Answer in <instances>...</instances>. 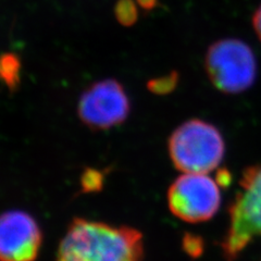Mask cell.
<instances>
[{"mask_svg":"<svg viewBox=\"0 0 261 261\" xmlns=\"http://www.w3.org/2000/svg\"><path fill=\"white\" fill-rule=\"evenodd\" d=\"M43 232L34 217L22 210L0 215V261H35Z\"/></svg>","mask_w":261,"mask_h":261,"instance_id":"52a82bcc","label":"cell"},{"mask_svg":"<svg viewBox=\"0 0 261 261\" xmlns=\"http://www.w3.org/2000/svg\"><path fill=\"white\" fill-rule=\"evenodd\" d=\"M205 70L218 91L235 95L247 91L254 84L257 61L252 49L243 40L224 38L208 48Z\"/></svg>","mask_w":261,"mask_h":261,"instance_id":"277c9868","label":"cell"},{"mask_svg":"<svg viewBox=\"0 0 261 261\" xmlns=\"http://www.w3.org/2000/svg\"><path fill=\"white\" fill-rule=\"evenodd\" d=\"M144 238L137 228L75 218L62 238L56 261H143Z\"/></svg>","mask_w":261,"mask_h":261,"instance_id":"6da1fadb","label":"cell"},{"mask_svg":"<svg viewBox=\"0 0 261 261\" xmlns=\"http://www.w3.org/2000/svg\"><path fill=\"white\" fill-rule=\"evenodd\" d=\"M130 102L119 81L107 79L95 82L82 93L77 114L82 123L92 130H106L124 123Z\"/></svg>","mask_w":261,"mask_h":261,"instance_id":"8992f818","label":"cell"},{"mask_svg":"<svg viewBox=\"0 0 261 261\" xmlns=\"http://www.w3.org/2000/svg\"><path fill=\"white\" fill-rule=\"evenodd\" d=\"M138 6L135 0H118L114 6V16L122 27H133L138 20Z\"/></svg>","mask_w":261,"mask_h":261,"instance_id":"9c48e42d","label":"cell"},{"mask_svg":"<svg viewBox=\"0 0 261 261\" xmlns=\"http://www.w3.org/2000/svg\"><path fill=\"white\" fill-rule=\"evenodd\" d=\"M21 60L13 53L0 55V81L10 92H15L21 84Z\"/></svg>","mask_w":261,"mask_h":261,"instance_id":"ba28073f","label":"cell"},{"mask_svg":"<svg viewBox=\"0 0 261 261\" xmlns=\"http://www.w3.org/2000/svg\"><path fill=\"white\" fill-rule=\"evenodd\" d=\"M168 207L172 215L189 223L212 219L221 205L219 183L207 173H183L170 185Z\"/></svg>","mask_w":261,"mask_h":261,"instance_id":"5b68a950","label":"cell"},{"mask_svg":"<svg viewBox=\"0 0 261 261\" xmlns=\"http://www.w3.org/2000/svg\"><path fill=\"white\" fill-rule=\"evenodd\" d=\"M240 186L230 208V226L222 242L227 261L235 260L252 241L261 238V165L245 170Z\"/></svg>","mask_w":261,"mask_h":261,"instance_id":"3957f363","label":"cell"},{"mask_svg":"<svg viewBox=\"0 0 261 261\" xmlns=\"http://www.w3.org/2000/svg\"><path fill=\"white\" fill-rule=\"evenodd\" d=\"M138 8L144 10L145 12L152 11L156 9L159 5V0H135Z\"/></svg>","mask_w":261,"mask_h":261,"instance_id":"7c38bea8","label":"cell"},{"mask_svg":"<svg viewBox=\"0 0 261 261\" xmlns=\"http://www.w3.org/2000/svg\"><path fill=\"white\" fill-rule=\"evenodd\" d=\"M168 150L171 161L181 172L209 173L222 162L225 143L214 124L192 119L173 130Z\"/></svg>","mask_w":261,"mask_h":261,"instance_id":"7a4b0ae2","label":"cell"},{"mask_svg":"<svg viewBox=\"0 0 261 261\" xmlns=\"http://www.w3.org/2000/svg\"><path fill=\"white\" fill-rule=\"evenodd\" d=\"M252 28H254L256 35L261 42V5L257 8V10L252 15Z\"/></svg>","mask_w":261,"mask_h":261,"instance_id":"8fae6325","label":"cell"},{"mask_svg":"<svg viewBox=\"0 0 261 261\" xmlns=\"http://www.w3.org/2000/svg\"><path fill=\"white\" fill-rule=\"evenodd\" d=\"M178 74L176 71H172L168 75H163L160 77H156L149 80L147 82V89L153 94L158 96L168 95L172 93L178 83Z\"/></svg>","mask_w":261,"mask_h":261,"instance_id":"30bf717a","label":"cell"}]
</instances>
